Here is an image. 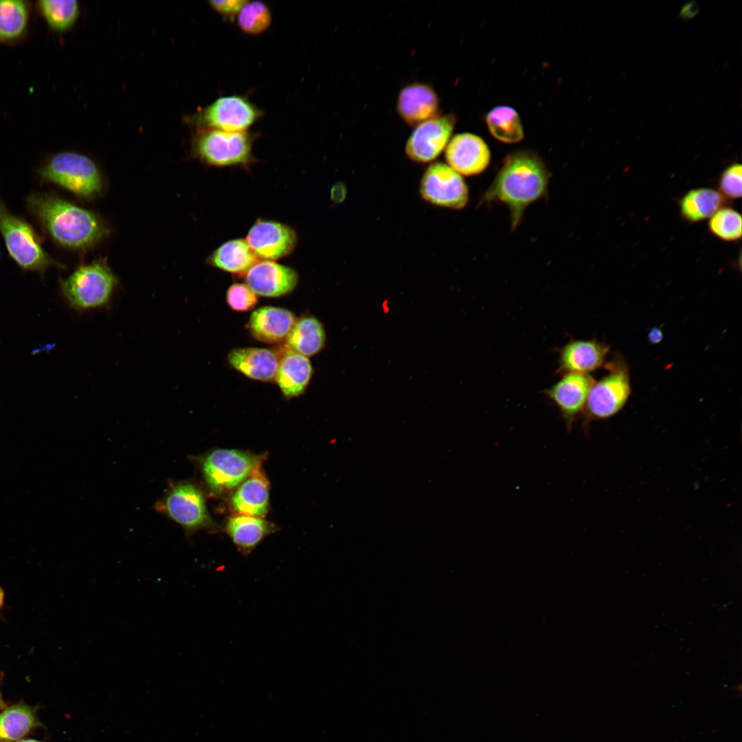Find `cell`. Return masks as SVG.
Returning a JSON list of instances; mask_svg holds the SVG:
<instances>
[{
    "instance_id": "6da1fadb",
    "label": "cell",
    "mask_w": 742,
    "mask_h": 742,
    "mask_svg": "<svg viewBox=\"0 0 742 742\" xmlns=\"http://www.w3.org/2000/svg\"><path fill=\"white\" fill-rule=\"evenodd\" d=\"M26 204L51 238L65 248L87 249L108 234L100 216L54 194L32 193Z\"/></svg>"
},
{
    "instance_id": "7a4b0ae2",
    "label": "cell",
    "mask_w": 742,
    "mask_h": 742,
    "mask_svg": "<svg viewBox=\"0 0 742 742\" xmlns=\"http://www.w3.org/2000/svg\"><path fill=\"white\" fill-rule=\"evenodd\" d=\"M549 177L546 166L536 155L526 151L513 153L504 160L484 200L505 203L515 229L525 209L546 194Z\"/></svg>"
},
{
    "instance_id": "3957f363",
    "label": "cell",
    "mask_w": 742,
    "mask_h": 742,
    "mask_svg": "<svg viewBox=\"0 0 742 742\" xmlns=\"http://www.w3.org/2000/svg\"><path fill=\"white\" fill-rule=\"evenodd\" d=\"M117 276L104 260L76 269L60 280L62 295L71 308L82 312L106 306L117 285Z\"/></svg>"
},
{
    "instance_id": "277c9868",
    "label": "cell",
    "mask_w": 742,
    "mask_h": 742,
    "mask_svg": "<svg viewBox=\"0 0 742 742\" xmlns=\"http://www.w3.org/2000/svg\"><path fill=\"white\" fill-rule=\"evenodd\" d=\"M39 175L43 180L85 199L98 196L104 188L98 166L90 158L76 152L54 155L40 168Z\"/></svg>"
},
{
    "instance_id": "5b68a950",
    "label": "cell",
    "mask_w": 742,
    "mask_h": 742,
    "mask_svg": "<svg viewBox=\"0 0 742 742\" xmlns=\"http://www.w3.org/2000/svg\"><path fill=\"white\" fill-rule=\"evenodd\" d=\"M0 233L10 256L22 269L43 275L51 267H63L45 251L31 225L12 214L1 198Z\"/></svg>"
},
{
    "instance_id": "8992f818",
    "label": "cell",
    "mask_w": 742,
    "mask_h": 742,
    "mask_svg": "<svg viewBox=\"0 0 742 742\" xmlns=\"http://www.w3.org/2000/svg\"><path fill=\"white\" fill-rule=\"evenodd\" d=\"M254 135L244 132H228L199 128L192 143L195 156L214 166L247 165L252 159Z\"/></svg>"
},
{
    "instance_id": "52a82bcc",
    "label": "cell",
    "mask_w": 742,
    "mask_h": 742,
    "mask_svg": "<svg viewBox=\"0 0 742 742\" xmlns=\"http://www.w3.org/2000/svg\"><path fill=\"white\" fill-rule=\"evenodd\" d=\"M155 510L179 524L187 533L211 526L204 494L188 481H170L163 496L155 502Z\"/></svg>"
},
{
    "instance_id": "ba28073f",
    "label": "cell",
    "mask_w": 742,
    "mask_h": 742,
    "mask_svg": "<svg viewBox=\"0 0 742 742\" xmlns=\"http://www.w3.org/2000/svg\"><path fill=\"white\" fill-rule=\"evenodd\" d=\"M259 457L235 449H216L201 461L204 480L214 493L228 492L260 467Z\"/></svg>"
},
{
    "instance_id": "9c48e42d",
    "label": "cell",
    "mask_w": 742,
    "mask_h": 742,
    "mask_svg": "<svg viewBox=\"0 0 742 742\" xmlns=\"http://www.w3.org/2000/svg\"><path fill=\"white\" fill-rule=\"evenodd\" d=\"M262 115V112L241 95H226L194 115L190 120L199 128L244 132Z\"/></svg>"
},
{
    "instance_id": "30bf717a",
    "label": "cell",
    "mask_w": 742,
    "mask_h": 742,
    "mask_svg": "<svg viewBox=\"0 0 742 742\" xmlns=\"http://www.w3.org/2000/svg\"><path fill=\"white\" fill-rule=\"evenodd\" d=\"M421 197L432 205L459 210L467 203L468 188L460 175L441 162L430 165L420 183Z\"/></svg>"
},
{
    "instance_id": "8fae6325",
    "label": "cell",
    "mask_w": 742,
    "mask_h": 742,
    "mask_svg": "<svg viewBox=\"0 0 742 742\" xmlns=\"http://www.w3.org/2000/svg\"><path fill=\"white\" fill-rule=\"evenodd\" d=\"M631 393L628 373L619 369L593 384L585 407L583 429L593 420L609 418L618 412Z\"/></svg>"
},
{
    "instance_id": "7c38bea8",
    "label": "cell",
    "mask_w": 742,
    "mask_h": 742,
    "mask_svg": "<svg viewBox=\"0 0 742 742\" xmlns=\"http://www.w3.org/2000/svg\"><path fill=\"white\" fill-rule=\"evenodd\" d=\"M455 117L438 115L416 126L405 146L407 157L418 163L436 159L447 146L455 126Z\"/></svg>"
},
{
    "instance_id": "4fadbf2b",
    "label": "cell",
    "mask_w": 742,
    "mask_h": 742,
    "mask_svg": "<svg viewBox=\"0 0 742 742\" xmlns=\"http://www.w3.org/2000/svg\"><path fill=\"white\" fill-rule=\"evenodd\" d=\"M594 383V380L587 374L567 373L545 391L558 408L568 433L572 431L577 416L584 408Z\"/></svg>"
},
{
    "instance_id": "5bb4252c",
    "label": "cell",
    "mask_w": 742,
    "mask_h": 742,
    "mask_svg": "<svg viewBox=\"0 0 742 742\" xmlns=\"http://www.w3.org/2000/svg\"><path fill=\"white\" fill-rule=\"evenodd\" d=\"M297 234L280 222L259 219L249 230L246 241L258 258L266 260L282 258L291 254L297 244Z\"/></svg>"
},
{
    "instance_id": "9a60e30c",
    "label": "cell",
    "mask_w": 742,
    "mask_h": 742,
    "mask_svg": "<svg viewBox=\"0 0 742 742\" xmlns=\"http://www.w3.org/2000/svg\"><path fill=\"white\" fill-rule=\"evenodd\" d=\"M246 284L256 294L278 297L291 293L298 283L293 269L272 260H258L244 275Z\"/></svg>"
},
{
    "instance_id": "2e32d148",
    "label": "cell",
    "mask_w": 742,
    "mask_h": 742,
    "mask_svg": "<svg viewBox=\"0 0 742 742\" xmlns=\"http://www.w3.org/2000/svg\"><path fill=\"white\" fill-rule=\"evenodd\" d=\"M447 163L458 174L471 176L488 166L491 154L488 146L477 135L463 133L455 135L447 146Z\"/></svg>"
},
{
    "instance_id": "e0dca14e",
    "label": "cell",
    "mask_w": 742,
    "mask_h": 742,
    "mask_svg": "<svg viewBox=\"0 0 742 742\" xmlns=\"http://www.w3.org/2000/svg\"><path fill=\"white\" fill-rule=\"evenodd\" d=\"M439 106L436 93L424 83H412L405 87L396 103L398 113L410 126H418L438 116Z\"/></svg>"
},
{
    "instance_id": "ac0fdd59",
    "label": "cell",
    "mask_w": 742,
    "mask_h": 742,
    "mask_svg": "<svg viewBox=\"0 0 742 742\" xmlns=\"http://www.w3.org/2000/svg\"><path fill=\"white\" fill-rule=\"evenodd\" d=\"M296 320L291 311L267 306L252 312L247 328L256 339L267 344H279L286 340Z\"/></svg>"
},
{
    "instance_id": "d6986e66",
    "label": "cell",
    "mask_w": 742,
    "mask_h": 742,
    "mask_svg": "<svg viewBox=\"0 0 742 742\" xmlns=\"http://www.w3.org/2000/svg\"><path fill=\"white\" fill-rule=\"evenodd\" d=\"M608 352V346L595 340H571L559 351L558 372L587 374L603 365Z\"/></svg>"
},
{
    "instance_id": "ffe728a7",
    "label": "cell",
    "mask_w": 742,
    "mask_h": 742,
    "mask_svg": "<svg viewBox=\"0 0 742 742\" xmlns=\"http://www.w3.org/2000/svg\"><path fill=\"white\" fill-rule=\"evenodd\" d=\"M280 350L260 348H239L227 356L230 366L247 377L265 382L275 381Z\"/></svg>"
},
{
    "instance_id": "44dd1931",
    "label": "cell",
    "mask_w": 742,
    "mask_h": 742,
    "mask_svg": "<svg viewBox=\"0 0 742 742\" xmlns=\"http://www.w3.org/2000/svg\"><path fill=\"white\" fill-rule=\"evenodd\" d=\"M280 359L275 381L287 398L298 396L306 390L313 375V367L307 357L285 346L280 350Z\"/></svg>"
},
{
    "instance_id": "7402d4cb",
    "label": "cell",
    "mask_w": 742,
    "mask_h": 742,
    "mask_svg": "<svg viewBox=\"0 0 742 742\" xmlns=\"http://www.w3.org/2000/svg\"><path fill=\"white\" fill-rule=\"evenodd\" d=\"M269 481L260 468L256 469L232 495V508L239 515L264 517L269 509Z\"/></svg>"
},
{
    "instance_id": "603a6c76",
    "label": "cell",
    "mask_w": 742,
    "mask_h": 742,
    "mask_svg": "<svg viewBox=\"0 0 742 742\" xmlns=\"http://www.w3.org/2000/svg\"><path fill=\"white\" fill-rule=\"evenodd\" d=\"M273 531V526L263 519L247 515L232 517L226 524L228 536L244 556L249 555Z\"/></svg>"
},
{
    "instance_id": "cb8c5ba5",
    "label": "cell",
    "mask_w": 742,
    "mask_h": 742,
    "mask_svg": "<svg viewBox=\"0 0 742 742\" xmlns=\"http://www.w3.org/2000/svg\"><path fill=\"white\" fill-rule=\"evenodd\" d=\"M727 201L717 190L697 188L688 191L679 201V213L687 222L694 223L710 218Z\"/></svg>"
},
{
    "instance_id": "d4e9b609",
    "label": "cell",
    "mask_w": 742,
    "mask_h": 742,
    "mask_svg": "<svg viewBox=\"0 0 742 742\" xmlns=\"http://www.w3.org/2000/svg\"><path fill=\"white\" fill-rule=\"evenodd\" d=\"M247 241L234 239L222 244L207 258L208 263L219 269L245 275L259 259Z\"/></svg>"
},
{
    "instance_id": "484cf974",
    "label": "cell",
    "mask_w": 742,
    "mask_h": 742,
    "mask_svg": "<svg viewBox=\"0 0 742 742\" xmlns=\"http://www.w3.org/2000/svg\"><path fill=\"white\" fill-rule=\"evenodd\" d=\"M326 343V333L321 322L313 316L297 319L285 346L302 355L310 357L319 352Z\"/></svg>"
},
{
    "instance_id": "4316f807",
    "label": "cell",
    "mask_w": 742,
    "mask_h": 742,
    "mask_svg": "<svg viewBox=\"0 0 742 742\" xmlns=\"http://www.w3.org/2000/svg\"><path fill=\"white\" fill-rule=\"evenodd\" d=\"M30 5L25 1L0 0V43H12L26 33Z\"/></svg>"
},
{
    "instance_id": "83f0119b",
    "label": "cell",
    "mask_w": 742,
    "mask_h": 742,
    "mask_svg": "<svg viewBox=\"0 0 742 742\" xmlns=\"http://www.w3.org/2000/svg\"><path fill=\"white\" fill-rule=\"evenodd\" d=\"M39 724L34 710L25 704H16L0 713V742L16 741Z\"/></svg>"
},
{
    "instance_id": "f1b7e54d",
    "label": "cell",
    "mask_w": 742,
    "mask_h": 742,
    "mask_svg": "<svg viewBox=\"0 0 742 742\" xmlns=\"http://www.w3.org/2000/svg\"><path fill=\"white\" fill-rule=\"evenodd\" d=\"M492 135L504 143H517L524 137L521 122L517 112L508 106H498L491 109L486 117Z\"/></svg>"
},
{
    "instance_id": "f546056e",
    "label": "cell",
    "mask_w": 742,
    "mask_h": 742,
    "mask_svg": "<svg viewBox=\"0 0 742 742\" xmlns=\"http://www.w3.org/2000/svg\"><path fill=\"white\" fill-rule=\"evenodd\" d=\"M48 26L53 30L63 32L75 24L80 12L75 0H43L37 5Z\"/></svg>"
},
{
    "instance_id": "4dcf8cb0",
    "label": "cell",
    "mask_w": 742,
    "mask_h": 742,
    "mask_svg": "<svg viewBox=\"0 0 742 742\" xmlns=\"http://www.w3.org/2000/svg\"><path fill=\"white\" fill-rule=\"evenodd\" d=\"M708 229L713 236L721 240L737 241L742 234L741 215L732 207L723 206L709 218Z\"/></svg>"
},
{
    "instance_id": "1f68e13d",
    "label": "cell",
    "mask_w": 742,
    "mask_h": 742,
    "mask_svg": "<svg viewBox=\"0 0 742 742\" xmlns=\"http://www.w3.org/2000/svg\"><path fill=\"white\" fill-rule=\"evenodd\" d=\"M237 22L243 32L253 35L260 34L271 24L270 10L262 1H247L237 14Z\"/></svg>"
},
{
    "instance_id": "d6a6232c",
    "label": "cell",
    "mask_w": 742,
    "mask_h": 742,
    "mask_svg": "<svg viewBox=\"0 0 742 742\" xmlns=\"http://www.w3.org/2000/svg\"><path fill=\"white\" fill-rule=\"evenodd\" d=\"M741 165L735 163L728 166L721 174L718 191L728 201L741 196Z\"/></svg>"
},
{
    "instance_id": "836d02e7",
    "label": "cell",
    "mask_w": 742,
    "mask_h": 742,
    "mask_svg": "<svg viewBox=\"0 0 742 742\" xmlns=\"http://www.w3.org/2000/svg\"><path fill=\"white\" fill-rule=\"evenodd\" d=\"M226 301L236 311H247L256 305L258 297L246 284L234 283L227 291Z\"/></svg>"
},
{
    "instance_id": "e575fe53",
    "label": "cell",
    "mask_w": 742,
    "mask_h": 742,
    "mask_svg": "<svg viewBox=\"0 0 742 742\" xmlns=\"http://www.w3.org/2000/svg\"><path fill=\"white\" fill-rule=\"evenodd\" d=\"M247 1L245 0H219L210 1V6L224 16L232 17L237 15Z\"/></svg>"
},
{
    "instance_id": "d590c367",
    "label": "cell",
    "mask_w": 742,
    "mask_h": 742,
    "mask_svg": "<svg viewBox=\"0 0 742 742\" xmlns=\"http://www.w3.org/2000/svg\"><path fill=\"white\" fill-rule=\"evenodd\" d=\"M346 190L342 183H337L332 189V199L336 202H340L344 199Z\"/></svg>"
},
{
    "instance_id": "8d00e7d4",
    "label": "cell",
    "mask_w": 742,
    "mask_h": 742,
    "mask_svg": "<svg viewBox=\"0 0 742 742\" xmlns=\"http://www.w3.org/2000/svg\"><path fill=\"white\" fill-rule=\"evenodd\" d=\"M649 341L652 344L659 343L663 337V333L659 328H652L648 335Z\"/></svg>"
},
{
    "instance_id": "74e56055",
    "label": "cell",
    "mask_w": 742,
    "mask_h": 742,
    "mask_svg": "<svg viewBox=\"0 0 742 742\" xmlns=\"http://www.w3.org/2000/svg\"><path fill=\"white\" fill-rule=\"evenodd\" d=\"M4 600V593L0 587V608L2 607Z\"/></svg>"
},
{
    "instance_id": "f35d334b",
    "label": "cell",
    "mask_w": 742,
    "mask_h": 742,
    "mask_svg": "<svg viewBox=\"0 0 742 742\" xmlns=\"http://www.w3.org/2000/svg\"><path fill=\"white\" fill-rule=\"evenodd\" d=\"M3 708H5V703H4L3 700V698H2L1 693H0V709H3Z\"/></svg>"
},
{
    "instance_id": "ab89813d",
    "label": "cell",
    "mask_w": 742,
    "mask_h": 742,
    "mask_svg": "<svg viewBox=\"0 0 742 742\" xmlns=\"http://www.w3.org/2000/svg\"><path fill=\"white\" fill-rule=\"evenodd\" d=\"M17 742H41V741H36V740H34V739H25V740L19 741Z\"/></svg>"
},
{
    "instance_id": "60d3db41",
    "label": "cell",
    "mask_w": 742,
    "mask_h": 742,
    "mask_svg": "<svg viewBox=\"0 0 742 742\" xmlns=\"http://www.w3.org/2000/svg\"><path fill=\"white\" fill-rule=\"evenodd\" d=\"M1 251H0V258H1Z\"/></svg>"
}]
</instances>
